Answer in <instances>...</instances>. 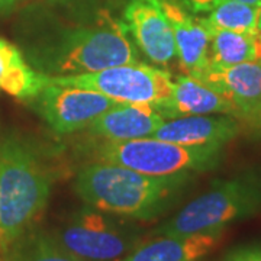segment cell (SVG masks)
Wrapping results in <instances>:
<instances>
[{
  "label": "cell",
  "mask_w": 261,
  "mask_h": 261,
  "mask_svg": "<svg viewBox=\"0 0 261 261\" xmlns=\"http://www.w3.org/2000/svg\"><path fill=\"white\" fill-rule=\"evenodd\" d=\"M189 177H154L99 160L79 171L74 190L86 205L105 214L149 221L167 209Z\"/></svg>",
  "instance_id": "1"
},
{
  "label": "cell",
  "mask_w": 261,
  "mask_h": 261,
  "mask_svg": "<svg viewBox=\"0 0 261 261\" xmlns=\"http://www.w3.org/2000/svg\"><path fill=\"white\" fill-rule=\"evenodd\" d=\"M125 23L103 16L90 27L64 28L27 48L31 65L47 75L94 73L137 63V49Z\"/></svg>",
  "instance_id": "2"
},
{
  "label": "cell",
  "mask_w": 261,
  "mask_h": 261,
  "mask_svg": "<svg viewBox=\"0 0 261 261\" xmlns=\"http://www.w3.org/2000/svg\"><path fill=\"white\" fill-rule=\"evenodd\" d=\"M51 176L28 142H0V241L3 252L28 232L45 211ZM3 255V254H2Z\"/></svg>",
  "instance_id": "3"
},
{
  "label": "cell",
  "mask_w": 261,
  "mask_h": 261,
  "mask_svg": "<svg viewBox=\"0 0 261 261\" xmlns=\"http://www.w3.org/2000/svg\"><path fill=\"white\" fill-rule=\"evenodd\" d=\"M261 209V177L244 176L215 181L209 190L197 196L154 235H190L224 231L225 226L254 216Z\"/></svg>",
  "instance_id": "4"
},
{
  "label": "cell",
  "mask_w": 261,
  "mask_h": 261,
  "mask_svg": "<svg viewBox=\"0 0 261 261\" xmlns=\"http://www.w3.org/2000/svg\"><path fill=\"white\" fill-rule=\"evenodd\" d=\"M222 154L219 147H186L159 138L109 142L97 149L102 161L115 163L154 177L190 176L216 166Z\"/></svg>",
  "instance_id": "5"
},
{
  "label": "cell",
  "mask_w": 261,
  "mask_h": 261,
  "mask_svg": "<svg viewBox=\"0 0 261 261\" xmlns=\"http://www.w3.org/2000/svg\"><path fill=\"white\" fill-rule=\"evenodd\" d=\"M54 233L82 261H118L140 244L138 229L126 218L84 206L70 214Z\"/></svg>",
  "instance_id": "6"
},
{
  "label": "cell",
  "mask_w": 261,
  "mask_h": 261,
  "mask_svg": "<svg viewBox=\"0 0 261 261\" xmlns=\"http://www.w3.org/2000/svg\"><path fill=\"white\" fill-rule=\"evenodd\" d=\"M47 82L97 92L118 103L157 105L168 99L173 89L167 71L141 63L113 65L86 74L47 75Z\"/></svg>",
  "instance_id": "7"
},
{
  "label": "cell",
  "mask_w": 261,
  "mask_h": 261,
  "mask_svg": "<svg viewBox=\"0 0 261 261\" xmlns=\"http://www.w3.org/2000/svg\"><path fill=\"white\" fill-rule=\"evenodd\" d=\"M49 128L67 135L90 126L118 102L97 92L48 83L32 99Z\"/></svg>",
  "instance_id": "8"
},
{
  "label": "cell",
  "mask_w": 261,
  "mask_h": 261,
  "mask_svg": "<svg viewBox=\"0 0 261 261\" xmlns=\"http://www.w3.org/2000/svg\"><path fill=\"white\" fill-rule=\"evenodd\" d=\"M123 16L137 47L148 60L166 65L176 57L173 29L161 0H129Z\"/></svg>",
  "instance_id": "9"
},
{
  "label": "cell",
  "mask_w": 261,
  "mask_h": 261,
  "mask_svg": "<svg viewBox=\"0 0 261 261\" xmlns=\"http://www.w3.org/2000/svg\"><path fill=\"white\" fill-rule=\"evenodd\" d=\"M196 79L224 94L238 118L261 123V60L228 67L207 65Z\"/></svg>",
  "instance_id": "10"
},
{
  "label": "cell",
  "mask_w": 261,
  "mask_h": 261,
  "mask_svg": "<svg viewBox=\"0 0 261 261\" xmlns=\"http://www.w3.org/2000/svg\"><path fill=\"white\" fill-rule=\"evenodd\" d=\"M238 118L231 115H193L164 121L152 138L186 147L222 148L240 134Z\"/></svg>",
  "instance_id": "11"
},
{
  "label": "cell",
  "mask_w": 261,
  "mask_h": 261,
  "mask_svg": "<svg viewBox=\"0 0 261 261\" xmlns=\"http://www.w3.org/2000/svg\"><path fill=\"white\" fill-rule=\"evenodd\" d=\"M166 121L155 105L116 103L89 126L94 135L109 142L149 138Z\"/></svg>",
  "instance_id": "12"
},
{
  "label": "cell",
  "mask_w": 261,
  "mask_h": 261,
  "mask_svg": "<svg viewBox=\"0 0 261 261\" xmlns=\"http://www.w3.org/2000/svg\"><path fill=\"white\" fill-rule=\"evenodd\" d=\"M155 108L166 119L193 115H231L238 118L237 109L224 94L193 75H181L173 82L170 97Z\"/></svg>",
  "instance_id": "13"
},
{
  "label": "cell",
  "mask_w": 261,
  "mask_h": 261,
  "mask_svg": "<svg viewBox=\"0 0 261 261\" xmlns=\"http://www.w3.org/2000/svg\"><path fill=\"white\" fill-rule=\"evenodd\" d=\"M163 9L173 29L176 57L187 75L197 77L209 65L211 35L199 18H193L181 5L161 0Z\"/></svg>",
  "instance_id": "14"
},
{
  "label": "cell",
  "mask_w": 261,
  "mask_h": 261,
  "mask_svg": "<svg viewBox=\"0 0 261 261\" xmlns=\"http://www.w3.org/2000/svg\"><path fill=\"white\" fill-rule=\"evenodd\" d=\"M222 235L224 231L157 235L147 243L138 244L118 261H200L218 247Z\"/></svg>",
  "instance_id": "15"
},
{
  "label": "cell",
  "mask_w": 261,
  "mask_h": 261,
  "mask_svg": "<svg viewBox=\"0 0 261 261\" xmlns=\"http://www.w3.org/2000/svg\"><path fill=\"white\" fill-rule=\"evenodd\" d=\"M47 86V74L29 65L16 45L0 38V90L20 100H32Z\"/></svg>",
  "instance_id": "16"
},
{
  "label": "cell",
  "mask_w": 261,
  "mask_h": 261,
  "mask_svg": "<svg viewBox=\"0 0 261 261\" xmlns=\"http://www.w3.org/2000/svg\"><path fill=\"white\" fill-rule=\"evenodd\" d=\"M207 32L211 35L209 65L228 67L261 60V31L232 32L212 29Z\"/></svg>",
  "instance_id": "17"
},
{
  "label": "cell",
  "mask_w": 261,
  "mask_h": 261,
  "mask_svg": "<svg viewBox=\"0 0 261 261\" xmlns=\"http://www.w3.org/2000/svg\"><path fill=\"white\" fill-rule=\"evenodd\" d=\"M2 261H82L68 252L53 232L31 228L3 252Z\"/></svg>",
  "instance_id": "18"
},
{
  "label": "cell",
  "mask_w": 261,
  "mask_h": 261,
  "mask_svg": "<svg viewBox=\"0 0 261 261\" xmlns=\"http://www.w3.org/2000/svg\"><path fill=\"white\" fill-rule=\"evenodd\" d=\"M205 18H199L206 31L222 29L232 32H258L261 3L224 2L206 12Z\"/></svg>",
  "instance_id": "19"
},
{
  "label": "cell",
  "mask_w": 261,
  "mask_h": 261,
  "mask_svg": "<svg viewBox=\"0 0 261 261\" xmlns=\"http://www.w3.org/2000/svg\"><path fill=\"white\" fill-rule=\"evenodd\" d=\"M221 261H261V244L237 247L226 252Z\"/></svg>",
  "instance_id": "20"
},
{
  "label": "cell",
  "mask_w": 261,
  "mask_h": 261,
  "mask_svg": "<svg viewBox=\"0 0 261 261\" xmlns=\"http://www.w3.org/2000/svg\"><path fill=\"white\" fill-rule=\"evenodd\" d=\"M180 5L189 12L193 13H206L215 6L224 3V2H231V0H178ZM237 2H245V3H261V0H237Z\"/></svg>",
  "instance_id": "21"
},
{
  "label": "cell",
  "mask_w": 261,
  "mask_h": 261,
  "mask_svg": "<svg viewBox=\"0 0 261 261\" xmlns=\"http://www.w3.org/2000/svg\"><path fill=\"white\" fill-rule=\"evenodd\" d=\"M15 2H16V0H0V13L10 9V8L15 5Z\"/></svg>",
  "instance_id": "22"
},
{
  "label": "cell",
  "mask_w": 261,
  "mask_h": 261,
  "mask_svg": "<svg viewBox=\"0 0 261 261\" xmlns=\"http://www.w3.org/2000/svg\"><path fill=\"white\" fill-rule=\"evenodd\" d=\"M2 254H3V248H2V241H0V257H2Z\"/></svg>",
  "instance_id": "23"
},
{
  "label": "cell",
  "mask_w": 261,
  "mask_h": 261,
  "mask_svg": "<svg viewBox=\"0 0 261 261\" xmlns=\"http://www.w3.org/2000/svg\"><path fill=\"white\" fill-rule=\"evenodd\" d=\"M258 28H260L261 31V13H260V19H258Z\"/></svg>",
  "instance_id": "24"
},
{
  "label": "cell",
  "mask_w": 261,
  "mask_h": 261,
  "mask_svg": "<svg viewBox=\"0 0 261 261\" xmlns=\"http://www.w3.org/2000/svg\"><path fill=\"white\" fill-rule=\"evenodd\" d=\"M0 261H2V257H0Z\"/></svg>",
  "instance_id": "25"
}]
</instances>
